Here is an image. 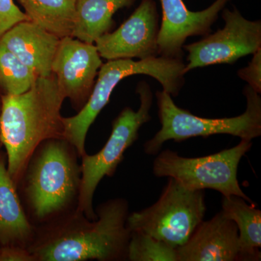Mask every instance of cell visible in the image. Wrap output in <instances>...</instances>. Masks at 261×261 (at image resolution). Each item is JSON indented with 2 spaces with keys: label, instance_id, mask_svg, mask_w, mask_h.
I'll list each match as a JSON object with an SVG mask.
<instances>
[{
  "label": "cell",
  "instance_id": "cell-19",
  "mask_svg": "<svg viewBox=\"0 0 261 261\" xmlns=\"http://www.w3.org/2000/svg\"><path fill=\"white\" fill-rule=\"evenodd\" d=\"M39 76L0 42V89L18 95L28 91Z\"/></svg>",
  "mask_w": 261,
  "mask_h": 261
},
{
  "label": "cell",
  "instance_id": "cell-17",
  "mask_svg": "<svg viewBox=\"0 0 261 261\" xmlns=\"http://www.w3.org/2000/svg\"><path fill=\"white\" fill-rule=\"evenodd\" d=\"M222 211L238 228L240 260H260L261 211L243 197L223 196Z\"/></svg>",
  "mask_w": 261,
  "mask_h": 261
},
{
  "label": "cell",
  "instance_id": "cell-10",
  "mask_svg": "<svg viewBox=\"0 0 261 261\" xmlns=\"http://www.w3.org/2000/svg\"><path fill=\"white\" fill-rule=\"evenodd\" d=\"M159 18L154 0H142L119 28L96 40L94 44L99 56L108 61L159 56Z\"/></svg>",
  "mask_w": 261,
  "mask_h": 261
},
{
  "label": "cell",
  "instance_id": "cell-12",
  "mask_svg": "<svg viewBox=\"0 0 261 261\" xmlns=\"http://www.w3.org/2000/svg\"><path fill=\"white\" fill-rule=\"evenodd\" d=\"M230 0H216L207 9L192 12L183 0H161L163 17L159 34V56L182 59L184 44L188 37L207 36Z\"/></svg>",
  "mask_w": 261,
  "mask_h": 261
},
{
  "label": "cell",
  "instance_id": "cell-15",
  "mask_svg": "<svg viewBox=\"0 0 261 261\" xmlns=\"http://www.w3.org/2000/svg\"><path fill=\"white\" fill-rule=\"evenodd\" d=\"M34 235L19 200L14 181L0 156V244L27 247Z\"/></svg>",
  "mask_w": 261,
  "mask_h": 261
},
{
  "label": "cell",
  "instance_id": "cell-1",
  "mask_svg": "<svg viewBox=\"0 0 261 261\" xmlns=\"http://www.w3.org/2000/svg\"><path fill=\"white\" fill-rule=\"evenodd\" d=\"M65 99L53 73L39 77L23 94L1 96L2 142L8 155L7 168L13 181L25 171L42 142L63 138L61 111Z\"/></svg>",
  "mask_w": 261,
  "mask_h": 261
},
{
  "label": "cell",
  "instance_id": "cell-4",
  "mask_svg": "<svg viewBox=\"0 0 261 261\" xmlns=\"http://www.w3.org/2000/svg\"><path fill=\"white\" fill-rule=\"evenodd\" d=\"M75 152L65 139L53 138L42 142L33 154L27 165L25 192L36 219L51 217L78 197L81 168Z\"/></svg>",
  "mask_w": 261,
  "mask_h": 261
},
{
  "label": "cell",
  "instance_id": "cell-24",
  "mask_svg": "<svg viewBox=\"0 0 261 261\" xmlns=\"http://www.w3.org/2000/svg\"><path fill=\"white\" fill-rule=\"evenodd\" d=\"M3 145V142H2V137H1V130H0V147Z\"/></svg>",
  "mask_w": 261,
  "mask_h": 261
},
{
  "label": "cell",
  "instance_id": "cell-8",
  "mask_svg": "<svg viewBox=\"0 0 261 261\" xmlns=\"http://www.w3.org/2000/svg\"><path fill=\"white\" fill-rule=\"evenodd\" d=\"M205 212L204 190H187L169 178L159 200L128 214L126 226L130 231H142L177 248L187 243Z\"/></svg>",
  "mask_w": 261,
  "mask_h": 261
},
{
  "label": "cell",
  "instance_id": "cell-20",
  "mask_svg": "<svg viewBox=\"0 0 261 261\" xmlns=\"http://www.w3.org/2000/svg\"><path fill=\"white\" fill-rule=\"evenodd\" d=\"M130 261H178L176 248L142 231H130L127 251Z\"/></svg>",
  "mask_w": 261,
  "mask_h": 261
},
{
  "label": "cell",
  "instance_id": "cell-22",
  "mask_svg": "<svg viewBox=\"0 0 261 261\" xmlns=\"http://www.w3.org/2000/svg\"><path fill=\"white\" fill-rule=\"evenodd\" d=\"M238 75L257 93L261 92V48L253 54L247 66L239 70Z\"/></svg>",
  "mask_w": 261,
  "mask_h": 261
},
{
  "label": "cell",
  "instance_id": "cell-13",
  "mask_svg": "<svg viewBox=\"0 0 261 261\" xmlns=\"http://www.w3.org/2000/svg\"><path fill=\"white\" fill-rule=\"evenodd\" d=\"M176 252L178 261H240L238 226L220 211L202 221Z\"/></svg>",
  "mask_w": 261,
  "mask_h": 261
},
{
  "label": "cell",
  "instance_id": "cell-6",
  "mask_svg": "<svg viewBox=\"0 0 261 261\" xmlns=\"http://www.w3.org/2000/svg\"><path fill=\"white\" fill-rule=\"evenodd\" d=\"M137 92L140 99L138 111L124 108L113 121L111 135L100 151L92 155L86 153L82 156L77 212L91 221L97 218L93 208V198L98 185L105 176L114 175L126 149L138 139L141 127L151 120L149 112L153 94L150 87L142 81L137 85Z\"/></svg>",
  "mask_w": 261,
  "mask_h": 261
},
{
  "label": "cell",
  "instance_id": "cell-2",
  "mask_svg": "<svg viewBox=\"0 0 261 261\" xmlns=\"http://www.w3.org/2000/svg\"><path fill=\"white\" fill-rule=\"evenodd\" d=\"M95 220L74 219L28 247L40 261H112L127 259L130 231L128 202L107 201L97 207Z\"/></svg>",
  "mask_w": 261,
  "mask_h": 261
},
{
  "label": "cell",
  "instance_id": "cell-23",
  "mask_svg": "<svg viewBox=\"0 0 261 261\" xmlns=\"http://www.w3.org/2000/svg\"><path fill=\"white\" fill-rule=\"evenodd\" d=\"M28 247L8 245L0 248V261H35Z\"/></svg>",
  "mask_w": 261,
  "mask_h": 261
},
{
  "label": "cell",
  "instance_id": "cell-3",
  "mask_svg": "<svg viewBox=\"0 0 261 261\" xmlns=\"http://www.w3.org/2000/svg\"><path fill=\"white\" fill-rule=\"evenodd\" d=\"M185 67L182 59L160 56L137 61H108L99 68L93 90L83 108L75 116L63 117V138L74 147L79 155L83 156L89 128L107 106L115 87L122 80L130 75H148L161 83L165 92L176 97L185 84Z\"/></svg>",
  "mask_w": 261,
  "mask_h": 261
},
{
  "label": "cell",
  "instance_id": "cell-11",
  "mask_svg": "<svg viewBox=\"0 0 261 261\" xmlns=\"http://www.w3.org/2000/svg\"><path fill=\"white\" fill-rule=\"evenodd\" d=\"M102 64L95 44L70 36L61 38L51 63V73L61 93L75 109L80 111L88 101Z\"/></svg>",
  "mask_w": 261,
  "mask_h": 261
},
{
  "label": "cell",
  "instance_id": "cell-21",
  "mask_svg": "<svg viewBox=\"0 0 261 261\" xmlns=\"http://www.w3.org/2000/svg\"><path fill=\"white\" fill-rule=\"evenodd\" d=\"M28 20L13 0H0V38L16 24Z\"/></svg>",
  "mask_w": 261,
  "mask_h": 261
},
{
  "label": "cell",
  "instance_id": "cell-18",
  "mask_svg": "<svg viewBox=\"0 0 261 261\" xmlns=\"http://www.w3.org/2000/svg\"><path fill=\"white\" fill-rule=\"evenodd\" d=\"M29 20L59 38L71 37L76 0H18Z\"/></svg>",
  "mask_w": 261,
  "mask_h": 261
},
{
  "label": "cell",
  "instance_id": "cell-7",
  "mask_svg": "<svg viewBox=\"0 0 261 261\" xmlns=\"http://www.w3.org/2000/svg\"><path fill=\"white\" fill-rule=\"evenodd\" d=\"M252 145V141L241 140L232 148L200 158L182 157L166 149L154 159L152 171L156 177L174 178L187 190L209 189L225 197L239 196L254 204L243 191L238 179L239 164Z\"/></svg>",
  "mask_w": 261,
  "mask_h": 261
},
{
  "label": "cell",
  "instance_id": "cell-14",
  "mask_svg": "<svg viewBox=\"0 0 261 261\" xmlns=\"http://www.w3.org/2000/svg\"><path fill=\"white\" fill-rule=\"evenodd\" d=\"M61 38L40 25L24 20L0 38V42L39 77L51 74V63Z\"/></svg>",
  "mask_w": 261,
  "mask_h": 261
},
{
  "label": "cell",
  "instance_id": "cell-9",
  "mask_svg": "<svg viewBox=\"0 0 261 261\" xmlns=\"http://www.w3.org/2000/svg\"><path fill=\"white\" fill-rule=\"evenodd\" d=\"M224 29L205 36L199 42L183 46L188 51L185 73L197 68L216 64H233L242 57L261 48V21L247 20L237 8L222 10Z\"/></svg>",
  "mask_w": 261,
  "mask_h": 261
},
{
  "label": "cell",
  "instance_id": "cell-5",
  "mask_svg": "<svg viewBox=\"0 0 261 261\" xmlns=\"http://www.w3.org/2000/svg\"><path fill=\"white\" fill-rule=\"evenodd\" d=\"M247 108L240 116L232 118H205L181 109L167 92H156L161 128L144 145L145 152L155 155L165 142H180L192 137L206 138L216 135H229L252 141L261 135V98L249 85L243 90Z\"/></svg>",
  "mask_w": 261,
  "mask_h": 261
},
{
  "label": "cell",
  "instance_id": "cell-16",
  "mask_svg": "<svg viewBox=\"0 0 261 261\" xmlns=\"http://www.w3.org/2000/svg\"><path fill=\"white\" fill-rule=\"evenodd\" d=\"M136 0H76L74 25L71 37L94 44L114 25L113 15Z\"/></svg>",
  "mask_w": 261,
  "mask_h": 261
}]
</instances>
